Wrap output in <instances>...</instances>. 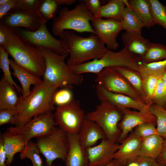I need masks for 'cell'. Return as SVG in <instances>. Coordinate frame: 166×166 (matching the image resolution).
Listing matches in <instances>:
<instances>
[{"mask_svg":"<svg viewBox=\"0 0 166 166\" xmlns=\"http://www.w3.org/2000/svg\"><path fill=\"white\" fill-rule=\"evenodd\" d=\"M58 88L43 81L34 86L28 96L21 99L15 116V126L23 125L35 117L52 113L55 108L54 96Z\"/></svg>","mask_w":166,"mask_h":166,"instance_id":"1","label":"cell"},{"mask_svg":"<svg viewBox=\"0 0 166 166\" xmlns=\"http://www.w3.org/2000/svg\"><path fill=\"white\" fill-rule=\"evenodd\" d=\"M5 26L6 40L2 46L9 55L21 67L37 77H42L45 63L42 53L24 41L13 29Z\"/></svg>","mask_w":166,"mask_h":166,"instance_id":"2","label":"cell"},{"mask_svg":"<svg viewBox=\"0 0 166 166\" xmlns=\"http://www.w3.org/2000/svg\"><path fill=\"white\" fill-rule=\"evenodd\" d=\"M69 53L67 64L69 66L78 65L85 61L102 57L109 50L93 34L82 37L71 30L64 31L60 37Z\"/></svg>","mask_w":166,"mask_h":166,"instance_id":"3","label":"cell"},{"mask_svg":"<svg viewBox=\"0 0 166 166\" xmlns=\"http://www.w3.org/2000/svg\"><path fill=\"white\" fill-rule=\"evenodd\" d=\"M36 48L44 57L45 69L43 81L52 86L71 89L80 85L84 80L82 74L74 73L65 61L66 57L60 55L49 49Z\"/></svg>","mask_w":166,"mask_h":166,"instance_id":"4","label":"cell"},{"mask_svg":"<svg viewBox=\"0 0 166 166\" xmlns=\"http://www.w3.org/2000/svg\"><path fill=\"white\" fill-rule=\"evenodd\" d=\"M142 61L140 57L124 47L117 52L109 50L100 59L69 66L77 74L89 73L97 74L106 68L122 67L138 72Z\"/></svg>","mask_w":166,"mask_h":166,"instance_id":"5","label":"cell"},{"mask_svg":"<svg viewBox=\"0 0 166 166\" xmlns=\"http://www.w3.org/2000/svg\"><path fill=\"white\" fill-rule=\"evenodd\" d=\"M57 12L58 15L54 18L52 24V32L54 35L60 37L62 33L67 30L96 35L90 24L94 18V15L84 1L73 9L69 10L68 7H65Z\"/></svg>","mask_w":166,"mask_h":166,"instance_id":"6","label":"cell"},{"mask_svg":"<svg viewBox=\"0 0 166 166\" xmlns=\"http://www.w3.org/2000/svg\"><path fill=\"white\" fill-rule=\"evenodd\" d=\"M123 114L118 107L108 102L101 101L95 110L87 113L85 118L98 124L104 132L107 139L117 142L121 133L118 127Z\"/></svg>","mask_w":166,"mask_h":166,"instance_id":"7","label":"cell"},{"mask_svg":"<svg viewBox=\"0 0 166 166\" xmlns=\"http://www.w3.org/2000/svg\"><path fill=\"white\" fill-rule=\"evenodd\" d=\"M36 138L40 153L45 159V166H53V162L57 159L65 161L69 148L67 133L55 127L51 133Z\"/></svg>","mask_w":166,"mask_h":166,"instance_id":"8","label":"cell"},{"mask_svg":"<svg viewBox=\"0 0 166 166\" xmlns=\"http://www.w3.org/2000/svg\"><path fill=\"white\" fill-rule=\"evenodd\" d=\"M54 118L57 126L67 134H78L85 119L79 100L55 108Z\"/></svg>","mask_w":166,"mask_h":166,"instance_id":"9","label":"cell"},{"mask_svg":"<svg viewBox=\"0 0 166 166\" xmlns=\"http://www.w3.org/2000/svg\"><path fill=\"white\" fill-rule=\"evenodd\" d=\"M25 42L35 47L51 50L58 54L66 57L69 55L64 41L55 38L49 32L45 24L38 30L31 31L19 28L13 29Z\"/></svg>","mask_w":166,"mask_h":166,"instance_id":"10","label":"cell"},{"mask_svg":"<svg viewBox=\"0 0 166 166\" xmlns=\"http://www.w3.org/2000/svg\"><path fill=\"white\" fill-rule=\"evenodd\" d=\"M96 75L95 81L97 84L108 91L144 102L128 80L114 68H105Z\"/></svg>","mask_w":166,"mask_h":166,"instance_id":"11","label":"cell"},{"mask_svg":"<svg viewBox=\"0 0 166 166\" xmlns=\"http://www.w3.org/2000/svg\"><path fill=\"white\" fill-rule=\"evenodd\" d=\"M57 126L52 113L34 117L25 125L19 127L11 126L6 132L10 134L20 135L27 144L34 137L43 136L51 133Z\"/></svg>","mask_w":166,"mask_h":166,"instance_id":"12","label":"cell"},{"mask_svg":"<svg viewBox=\"0 0 166 166\" xmlns=\"http://www.w3.org/2000/svg\"><path fill=\"white\" fill-rule=\"evenodd\" d=\"M91 25L99 40L110 50H115L119 47L117 38L123 30L120 21L110 19L94 18Z\"/></svg>","mask_w":166,"mask_h":166,"instance_id":"13","label":"cell"},{"mask_svg":"<svg viewBox=\"0 0 166 166\" xmlns=\"http://www.w3.org/2000/svg\"><path fill=\"white\" fill-rule=\"evenodd\" d=\"M119 108L123 114V117L118 124L121 133L117 143H121L127 137L128 133L133 129L140 124L148 122L156 125V118L149 111H137L132 110L128 108Z\"/></svg>","mask_w":166,"mask_h":166,"instance_id":"14","label":"cell"},{"mask_svg":"<svg viewBox=\"0 0 166 166\" xmlns=\"http://www.w3.org/2000/svg\"><path fill=\"white\" fill-rule=\"evenodd\" d=\"M0 22L11 29L23 27L31 31H36L43 24H46L37 15L13 9L0 19Z\"/></svg>","mask_w":166,"mask_h":166,"instance_id":"15","label":"cell"},{"mask_svg":"<svg viewBox=\"0 0 166 166\" xmlns=\"http://www.w3.org/2000/svg\"><path fill=\"white\" fill-rule=\"evenodd\" d=\"M97 96L100 102H108L118 108H131L138 111H149L151 105L135 100L126 95L108 91L100 85H96Z\"/></svg>","mask_w":166,"mask_h":166,"instance_id":"16","label":"cell"},{"mask_svg":"<svg viewBox=\"0 0 166 166\" xmlns=\"http://www.w3.org/2000/svg\"><path fill=\"white\" fill-rule=\"evenodd\" d=\"M120 145L107 139L101 140L100 144L86 149L89 166H105L114 159Z\"/></svg>","mask_w":166,"mask_h":166,"instance_id":"17","label":"cell"},{"mask_svg":"<svg viewBox=\"0 0 166 166\" xmlns=\"http://www.w3.org/2000/svg\"><path fill=\"white\" fill-rule=\"evenodd\" d=\"M142 140L133 132L131 133L121 143L114 159L119 161L123 166L135 162L139 156Z\"/></svg>","mask_w":166,"mask_h":166,"instance_id":"18","label":"cell"},{"mask_svg":"<svg viewBox=\"0 0 166 166\" xmlns=\"http://www.w3.org/2000/svg\"><path fill=\"white\" fill-rule=\"evenodd\" d=\"M69 144L65 166H89L86 149L81 145L78 134H67Z\"/></svg>","mask_w":166,"mask_h":166,"instance_id":"19","label":"cell"},{"mask_svg":"<svg viewBox=\"0 0 166 166\" xmlns=\"http://www.w3.org/2000/svg\"><path fill=\"white\" fill-rule=\"evenodd\" d=\"M78 135L81 145L85 149L96 145L99 140L107 139L104 132L98 124L86 118Z\"/></svg>","mask_w":166,"mask_h":166,"instance_id":"20","label":"cell"},{"mask_svg":"<svg viewBox=\"0 0 166 166\" xmlns=\"http://www.w3.org/2000/svg\"><path fill=\"white\" fill-rule=\"evenodd\" d=\"M10 67L13 70L12 75L18 79L22 85V93L20 96L21 99H24L31 93L30 86L40 84L43 82V80L19 66L13 59H10Z\"/></svg>","mask_w":166,"mask_h":166,"instance_id":"21","label":"cell"},{"mask_svg":"<svg viewBox=\"0 0 166 166\" xmlns=\"http://www.w3.org/2000/svg\"><path fill=\"white\" fill-rule=\"evenodd\" d=\"M121 39L124 48L141 59L150 42L140 34L128 31L123 34Z\"/></svg>","mask_w":166,"mask_h":166,"instance_id":"22","label":"cell"},{"mask_svg":"<svg viewBox=\"0 0 166 166\" xmlns=\"http://www.w3.org/2000/svg\"><path fill=\"white\" fill-rule=\"evenodd\" d=\"M20 96L3 75L0 81V109H9L17 111L21 102Z\"/></svg>","mask_w":166,"mask_h":166,"instance_id":"23","label":"cell"},{"mask_svg":"<svg viewBox=\"0 0 166 166\" xmlns=\"http://www.w3.org/2000/svg\"><path fill=\"white\" fill-rule=\"evenodd\" d=\"M1 137L3 140L4 149L6 154V165L10 166L14 161L15 154L22 152L27 144L20 135L10 134L5 132Z\"/></svg>","mask_w":166,"mask_h":166,"instance_id":"24","label":"cell"},{"mask_svg":"<svg viewBox=\"0 0 166 166\" xmlns=\"http://www.w3.org/2000/svg\"><path fill=\"white\" fill-rule=\"evenodd\" d=\"M164 139L158 134L142 139L139 156H146L156 159L162 149Z\"/></svg>","mask_w":166,"mask_h":166,"instance_id":"25","label":"cell"},{"mask_svg":"<svg viewBox=\"0 0 166 166\" xmlns=\"http://www.w3.org/2000/svg\"><path fill=\"white\" fill-rule=\"evenodd\" d=\"M129 7L144 23V27L150 28L156 23L153 18L149 0H129Z\"/></svg>","mask_w":166,"mask_h":166,"instance_id":"26","label":"cell"},{"mask_svg":"<svg viewBox=\"0 0 166 166\" xmlns=\"http://www.w3.org/2000/svg\"><path fill=\"white\" fill-rule=\"evenodd\" d=\"M123 0H109L101 5L99 12V18H105L120 21L125 7Z\"/></svg>","mask_w":166,"mask_h":166,"instance_id":"27","label":"cell"},{"mask_svg":"<svg viewBox=\"0 0 166 166\" xmlns=\"http://www.w3.org/2000/svg\"><path fill=\"white\" fill-rule=\"evenodd\" d=\"M120 22L125 31L141 34L142 29L145 27L143 22L130 7H125Z\"/></svg>","mask_w":166,"mask_h":166,"instance_id":"28","label":"cell"},{"mask_svg":"<svg viewBox=\"0 0 166 166\" xmlns=\"http://www.w3.org/2000/svg\"><path fill=\"white\" fill-rule=\"evenodd\" d=\"M114 68L128 80L139 94L145 103L148 105H152L149 101L144 91L142 78L138 72L125 68Z\"/></svg>","mask_w":166,"mask_h":166,"instance_id":"29","label":"cell"},{"mask_svg":"<svg viewBox=\"0 0 166 166\" xmlns=\"http://www.w3.org/2000/svg\"><path fill=\"white\" fill-rule=\"evenodd\" d=\"M166 58V46L162 44L150 42L141 59L143 61L149 63Z\"/></svg>","mask_w":166,"mask_h":166,"instance_id":"30","label":"cell"},{"mask_svg":"<svg viewBox=\"0 0 166 166\" xmlns=\"http://www.w3.org/2000/svg\"><path fill=\"white\" fill-rule=\"evenodd\" d=\"M166 70V58L164 60L149 63L142 61L138 72L143 78L149 75L162 76Z\"/></svg>","mask_w":166,"mask_h":166,"instance_id":"31","label":"cell"},{"mask_svg":"<svg viewBox=\"0 0 166 166\" xmlns=\"http://www.w3.org/2000/svg\"><path fill=\"white\" fill-rule=\"evenodd\" d=\"M149 111L156 117L157 134L163 138H166V109L164 107L152 104L149 107Z\"/></svg>","mask_w":166,"mask_h":166,"instance_id":"32","label":"cell"},{"mask_svg":"<svg viewBox=\"0 0 166 166\" xmlns=\"http://www.w3.org/2000/svg\"><path fill=\"white\" fill-rule=\"evenodd\" d=\"M8 52L2 46H0V68L3 73L5 78L14 88H16L19 94L22 93V88L14 82L12 77V73L10 69V59Z\"/></svg>","mask_w":166,"mask_h":166,"instance_id":"33","label":"cell"},{"mask_svg":"<svg viewBox=\"0 0 166 166\" xmlns=\"http://www.w3.org/2000/svg\"><path fill=\"white\" fill-rule=\"evenodd\" d=\"M40 152L36 143L30 140L24 149L20 154L21 160L28 158L30 160L33 166H42V161L40 156Z\"/></svg>","mask_w":166,"mask_h":166,"instance_id":"34","label":"cell"},{"mask_svg":"<svg viewBox=\"0 0 166 166\" xmlns=\"http://www.w3.org/2000/svg\"><path fill=\"white\" fill-rule=\"evenodd\" d=\"M152 14L156 23L166 30V7L158 0H149Z\"/></svg>","mask_w":166,"mask_h":166,"instance_id":"35","label":"cell"},{"mask_svg":"<svg viewBox=\"0 0 166 166\" xmlns=\"http://www.w3.org/2000/svg\"><path fill=\"white\" fill-rule=\"evenodd\" d=\"M59 6L56 0H42L40 12L42 19L45 24L54 17Z\"/></svg>","mask_w":166,"mask_h":166,"instance_id":"36","label":"cell"},{"mask_svg":"<svg viewBox=\"0 0 166 166\" xmlns=\"http://www.w3.org/2000/svg\"><path fill=\"white\" fill-rule=\"evenodd\" d=\"M41 2L40 0H18L13 9L30 12L38 15L42 18L40 12Z\"/></svg>","mask_w":166,"mask_h":166,"instance_id":"37","label":"cell"},{"mask_svg":"<svg viewBox=\"0 0 166 166\" xmlns=\"http://www.w3.org/2000/svg\"><path fill=\"white\" fill-rule=\"evenodd\" d=\"M162 77H159L152 95L151 102L152 104H155L164 108L166 106V97Z\"/></svg>","mask_w":166,"mask_h":166,"instance_id":"38","label":"cell"},{"mask_svg":"<svg viewBox=\"0 0 166 166\" xmlns=\"http://www.w3.org/2000/svg\"><path fill=\"white\" fill-rule=\"evenodd\" d=\"M160 77L154 75H149L142 78L144 91L149 101L152 104V95Z\"/></svg>","mask_w":166,"mask_h":166,"instance_id":"39","label":"cell"},{"mask_svg":"<svg viewBox=\"0 0 166 166\" xmlns=\"http://www.w3.org/2000/svg\"><path fill=\"white\" fill-rule=\"evenodd\" d=\"M73 99V94L71 89L66 88L57 90L53 97L54 104L57 106L67 104Z\"/></svg>","mask_w":166,"mask_h":166,"instance_id":"40","label":"cell"},{"mask_svg":"<svg viewBox=\"0 0 166 166\" xmlns=\"http://www.w3.org/2000/svg\"><path fill=\"white\" fill-rule=\"evenodd\" d=\"M155 126L151 123H144L136 127L133 132L136 135L143 139L153 135L157 134Z\"/></svg>","mask_w":166,"mask_h":166,"instance_id":"41","label":"cell"},{"mask_svg":"<svg viewBox=\"0 0 166 166\" xmlns=\"http://www.w3.org/2000/svg\"><path fill=\"white\" fill-rule=\"evenodd\" d=\"M16 110L9 109H0V126L7 124L15 125Z\"/></svg>","mask_w":166,"mask_h":166,"instance_id":"42","label":"cell"},{"mask_svg":"<svg viewBox=\"0 0 166 166\" xmlns=\"http://www.w3.org/2000/svg\"><path fill=\"white\" fill-rule=\"evenodd\" d=\"M86 5L88 9L93 14L94 18H99V12L101 6V1L99 0H83Z\"/></svg>","mask_w":166,"mask_h":166,"instance_id":"43","label":"cell"},{"mask_svg":"<svg viewBox=\"0 0 166 166\" xmlns=\"http://www.w3.org/2000/svg\"><path fill=\"white\" fill-rule=\"evenodd\" d=\"M135 162L139 166H160L156 159L146 156H139Z\"/></svg>","mask_w":166,"mask_h":166,"instance_id":"44","label":"cell"},{"mask_svg":"<svg viewBox=\"0 0 166 166\" xmlns=\"http://www.w3.org/2000/svg\"><path fill=\"white\" fill-rule=\"evenodd\" d=\"M18 0H9L4 5L0 6V19L4 17L11 10L14 8Z\"/></svg>","mask_w":166,"mask_h":166,"instance_id":"45","label":"cell"},{"mask_svg":"<svg viewBox=\"0 0 166 166\" xmlns=\"http://www.w3.org/2000/svg\"><path fill=\"white\" fill-rule=\"evenodd\" d=\"M156 160L160 166H166V138L164 139L162 150Z\"/></svg>","mask_w":166,"mask_h":166,"instance_id":"46","label":"cell"},{"mask_svg":"<svg viewBox=\"0 0 166 166\" xmlns=\"http://www.w3.org/2000/svg\"><path fill=\"white\" fill-rule=\"evenodd\" d=\"M6 154L4 149L3 140L1 137L0 139V166H6Z\"/></svg>","mask_w":166,"mask_h":166,"instance_id":"47","label":"cell"},{"mask_svg":"<svg viewBox=\"0 0 166 166\" xmlns=\"http://www.w3.org/2000/svg\"><path fill=\"white\" fill-rule=\"evenodd\" d=\"M6 40V26L0 22V46L4 45Z\"/></svg>","mask_w":166,"mask_h":166,"instance_id":"48","label":"cell"},{"mask_svg":"<svg viewBox=\"0 0 166 166\" xmlns=\"http://www.w3.org/2000/svg\"><path fill=\"white\" fill-rule=\"evenodd\" d=\"M56 1L59 6L60 5H71L77 1L76 0H56Z\"/></svg>","mask_w":166,"mask_h":166,"instance_id":"49","label":"cell"},{"mask_svg":"<svg viewBox=\"0 0 166 166\" xmlns=\"http://www.w3.org/2000/svg\"><path fill=\"white\" fill-rule=\"evenodd\" d=\"M105 166H123L118 160L113 159Z\"/></svg>","mask_w":166,"mask_h":166,"instance_id":"50","label":"cell"},{"mask_svg":"<svg viewBox=\"0 0 166 166\" xmlns=\"http://www.w3.org/2000/svg\"><path fill=\"white\" fill-rule=\"evenodd\" d=\"M162 78L165 87V93L166 97V70L165 71L164 75L162 76Z\"/></svg>","mask_w":166,"mask_h":166,"instance_id":"51","label":"cell"},{"mask_svg":"<svg viewBox=\"0 0 166 166\" xmlns=\"http://www.w3.org/2000/svg\"><path fill=\"white\" fill-rule=\"evenodd\" d=\"M127 166H139V165L136 162H133L129 164Z\"/></svg>","mask_w":166,"mask_h":166,"instance_id":"52","label":"cell"},{"mask_svg":"<svg viewBox=\"0 0 166 166\" xmlns=\"http://www.w3.org/2000/svg\"><path fill=\"white\" fill-rule=\"evenodd\" d=\"M9 0H0V6L2 5L7 3Z\"/></svg>","mask_w":166,"mask_h":166,"instance_id":"53","label":"cell"},{"mask_svg":"<svg viewBox=\"0 0 166 166\" xmlns=\"http://www.w3.org/2000/svg\"><path fill=\"white\" fill-rule=\"evenodd\" d=\"M53 166H59L58 165H54Z\"/></svg>","mask_w":166,"mask_h":166,"instance_id":"54","label":"cell"},{"mask_svg":"<svg viewBox=\"0 0 166 166\" xmlns=\"http://www.w3.org/2000/svg\"><path fill=\"white\" fill-rule=\"evenodd\" d=\"M164 108L166 109V106L165 107H164Z\"/></svg>","mask_w":166,"mask_h":166,"instance_id":"55","label":"cell"},{"mask_svg":"<svg viewBox=\"0 0 166 166\" xmlns=\"http://www.w3.org/2000/svg\"></svg>","mask_w":166,"mask_h":166,"instance_id":"56","label":"cell"}]
</instances>
